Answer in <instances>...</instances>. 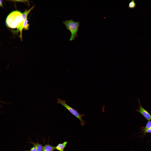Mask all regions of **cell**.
<instances>
[{"label": "cell", "instance_id": "obj_2", "mask_svg": "<svg viewBox=\"0 0 151 151\" xmlns=\"http://www.w3.org/2000/svg\"><path fill=\"white\" fill-rule=\"evenodd\" d=\"M86 17V15H83L76 22L69 26L65 24L59 31L55 34L56 44L60 50L62 51L65 47L68 46V41L71 34L83 21Z\"/></svg>", "mask_w": 151, "mask_h": 151}, {"label": "cell", "instance_id": "obj_5", "mask_svg": "<svg viewBox=\"0 0 151 151\" xmlns=\"http://www.w3.org/2000/svg\"><path fill=\"white\" fill-rule=\"evenodd\" d=\"M0 14L4 18H7L5 3L4 1L1 0L0 1Z\"/></svg>", "mask_w": 151, "mask_h": 151}, {"label": "cell", "instance_id": "obj_3", "mask_svg": "<svg viewBox=\"0 0 151 151\" xmlns=\"http://www.w3.org/2000/svg\"><path fill=\"white\" fill-rule=\"evenodd\" d=\"M70 52L68 46L62 50L56 63L57 72L64 75H69L71 73L73 62L70 58Z\"/></svg>", "mask_w": 151, "mask_h": 151}, {"label": "cell", "instance_id": "obj_1", "mask_svg": "<svg viewBox=\"0 0 151 151\" xmlns=\"http://www.w3.org/2000/svg\"><path fill=\"white\" fill-rule=\"evenodd\" d=\"M61 51L56 44L55 34L52 30L37 27L30 29L21 37L15 49L14 58L22 69L37 71L55 63Z\"/></svg>", "mask_w": 151, "mask_h": 151}, {"label": "cell", "instance_id": "obj_4", "mask_svg": "<svg viewBox=\"0 0 151 151\" xmlns=\"http://www.w3.org/2000/svg\"><path fill=\"white\" fill-rule=\"evenodd\" d=\"M31 3L39 4L52 5L62 6L68 5L70 3L69 1H52V0H45V1H30L28 2Z\"/></svg>", "mask_w": 151, "mask_h": 151}]
</instances>
